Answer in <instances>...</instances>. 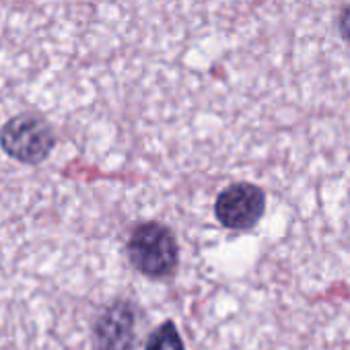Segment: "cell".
Here are the masks:
<instances>
[{
	"label": "cell",
	"mask_w": 350,
	"mask_h": 350,
	"mask_svg": "<svg viewBox=\"0 0 350 350\" xmlns=\"http://www.w3.org/2000/svg\"><path fill=\"white\" fill-rule=\"evenodd\" d=\"M128 262L146 278L161 280L173 274L180 262V245L169 227L146 221L132 229L126 243Z\"/></svg>",
	"instance_id": "cell-1"
},
{
	"label": "cell",
	"mask_w": 350,
	"mask_h": 350,
	"mask_svg": "<svg viewBox=\"0 0 350 350\" xmlns=\"http://www.w3.org/2000/svg\"><path fill=\"white\" fill-rule=\"evenodd\" d=\"M54 132L50 124L36 113H21L11 118L0 130L3 150L25 165L44 163L54 148Z\"/></svg>",
	"instance_id": "cell-2"
},
{
	"label": "cell",
	"mask_w": 350,
	"mask_h": 350,
	"mask_svg": "<svg viewBox=\"0 0 350 350\" xmlns=\"http://www.w3.org/2000/svg\"><path fill=\"white\" fill-rule=\"evenodd\" d=\"M266 211V196L262 188L239 182L225 188L215 202L217 221L231 231H247L258 225Z\"/></svg>",
	"instance_id": "cell-3"
},
{
	"label": "cell",
	"mask_w": 350,
	"mask_h": 350,
	"mask_svg": "<svg viewBox=\"0 0 350 350\" xmlns=\"http://www.w3.org/2000/svg\"><path fill=\"white\" fill-rule=\"evenodd\" d=\"M136 344V307L118 299L107 305L93 325L95 350H132Z\"/></svg>",
	"instance_id": "cell-4"
},
{
	"label": "cell",
	"mask_w": 350,
	"mask_h": 350,
	"mask_svg": "<svg viewBox=\"0 0 350 350\" xmlns=\"http://www.w3.org/2000/svg\"><path fill=\"white\" fill-rule=\"evenodd\" d=\"M144 350H184L182 336L173 321L161 323L148 338Z\"/></svg>",
	"instance_id": "cell-5"
},
{
	"label": "cell",
	"mask_w": 350,
	"mask_h": 350,
	"mask_svg": "<svg viewBox=\"0 0 350 350\" xmlns=\"http://www.w3.org/2000/svg\"><path fill=\"white\" fill-rule=\"evenodd\" d=\"M338 31H340V38L350 44V5L342 7V11L338 13Z\"/></svg>",
	"instance_id": "cell-6"
}]
</instances>
